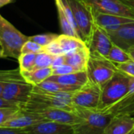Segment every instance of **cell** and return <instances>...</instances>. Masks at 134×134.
<instances>
[{
	"label": "cell",
	"instance_id": "cell-1",
	"mask_svg": "<svg viewBox=\"0 0 134 134\" xmlns=\"http://www.w3.org/2000/svg\"><path fill=\"white\" fill-rule=\"evenodd\" d=\"M73 95L74 92H46L34 85L29 102L21 109L37 111L47 107H55L74 111Z\"/></svg>",
	"mask_w": 134,
	"mask_h": 134
},
{
	"label": "cell",
	"instance_id": "cell-2",
	"mask_svg": "<svg viewBox=\"0 0 134 134\" xmlns=\"http://www.w3.org/2000/svg\"><path fill=\"white\" fill-rule=\"evenodd\" d=\"M29 40V36L24 35L0 14V48L4 58L18 59L23 45Z\"/></svg>",
	"mask_w": 134,
	"mask_h": 134
},
{
	"label": "cell",
	"instance_id": "cell-3",
	"mask_svg": "<svg viewBox=\"0 0 134 134\" xmlns=\"http://www.w3.org/2000/svg\"><path fill=\"white\" fill-rule=\"evenodd\" d=\"M82 121L74 125V134H103L113 115L99 110L74 107Z\"/></svg>",
	"mask_w": 134,
	"mask_h": 134
},
{
	"label": "cell",
	"instance_id": "cell-4",
	"mask_svg": "<svg viewBox=\"0 0 134 134\" xmlns=\"http://www.w3.org/2000/svg\"><path fill=\"white\" fill-rule=\"evenodd\" d=\"M129 81L130 77L118 70L114 77L102 87L100 102L97 110L106 111L121 99L129 92Z\"/></svg>",
	"mask_w": 134,
	"mask_h": 134
},
{
	"label": "cell",
	"instance_id": "cell-5",
	"mask_svg": "<svg viewBox=\"0 0 134 134\" xmlns=\"http://www.w3.org/2000/svg\"><path fill=\"white\" fill-rule=\"evenodd\" d=\"M67 2L73 11L78 36L88 46L96 25L93 11L83 0H67Z\"/></svg>",
	"mask_w": 134,
	"mask_h": 134
},
{
	"label": "cell",
	"instance_id": "cell-6",
	"mask_svg": "<svg viewBox=\"0 0 134 134\" xmlns=\"http://www.w3.org/2000/svg\"><path fill=\"white\" fill-rule=\"evenodd\" d=\"M118 70L114 63L108 60L107 58L91 55L86 69L88 81L93 84L99 85L101 88L114 77Z\"/></svg>",
	"mask_w": 134,
	"mask_h": 134
},
{
	"label": "cell",
	"instance_id": "cell-7",
	"mask_svg": "<svg viewBox=\"0 0 134 134\" xmlns=\"http://www.w3.org/2000/svg\"><path fill=\"white\" fill-rule=\"evenodd\" d=\"M102 88L88 81L80 89L74 92L72 102L74 107L96 110L99 107Z\"/></svg>",
	"mask_w": 134,
	"mask_h": 134
},
{
	"label": "cell",
	"instance_id": "cell-8",
	"mask_svg": "<svg viewBox=\"0 0 134 134\" xmlns=\"http://www.w3.org/2000/svg\"><path fill=\"white\" fill-rule=\"evenodd\" d=\"M33 86L25 80L12 81L6 85L1 96L22 108L29 102Z\"/></svg>",
	"mask_w": 134,
	"mask_h": 134
},
{
	"label": "cell",
	"instance_id": "cell-9",
	"mask_svg": "<svg viewBox=\"0 0 134 134\" xmlns=\"http://www.w3.org/2000/svg\"><path fill=\"white\" fill-rule=\"evenodd\" d=\"M113 44L107 32L96 25L88 44L90 55L107 58Z\"/></svg>",
	"mask_w": 134,
	"mask_h": 134
},
{
	"label": "cell",
	"instance_id": "cell-10",
	"mask_svg": "<svg viewBox=\"0 0 134 134\" xmlns=\"http://www.w3.org/2000/svg\"><path fill=\"white\" fill-rule=\"evenodd\" d=\"M95 12L123 16L134 19V14L120 0H83Z\"/></svg>",
	"mask_w": 134,
	"mask_h": 134
},
{
	"label": "cell",
	"instance_id": "cell-11",
	"mask_svg": "<svg viewBox=\"0 0 134 134\" xmlns=\"http://www.w3.org/2000/svg\"><path fill=\"white\" fill-rule=\"evenodd\" d=\"M33 112L38 113L47 121H55L62 124L75 125L82 121V118L75 111L61 108L47 107Z\"/></svg>",
	"mask_w": 134,
	"mask_h": 134
},
{
	"label": "cell",
	"instance_id": "cell-12",
	"mask_svg": "<svg viewBox=\"0 0 134 134\" xmlns=\"http://www.w3.org/2000/svg\"><path fill=\"white\" fill-rule=\"evenodd\" d=\"M31 134H74V125L43 121L23 129Z\"/></svg>",
	"mask_w": 134,
	"mask_h": 134
},
{
	"label": "cell",
	"instance_id": "cell-13",
	"mask_svg": "<svg viewBox=\"0 0 134 134\" xmlns=\"http://www.w3.org/2000/svg\"><path fill=\"white\" fill-rule=\"evenodd\" d=\"M114 44L127 51L134 46V21L122 25L119 28L108 31Z\"/></svg>",
	"mask_w": 134,
	"mask_h": 134
},
{
	"label": "cell",
	"instance_id": "cell-14",
	"mask_svg": "<svg viewBox=\"0 0 134 134\" xmlns=\"http://www.w3.org/2000/svg\"><path fill=\"white\" fill-rule=\"evenodd\" d=\"M43 121H47V120L43 118L38 113L21 109L14 118H12L11 119L3 124L0 127L25 129Z\"/></svg>",
	"mask_w": 134,
	"mask_h": 134
},
{
	"label": "cell",
	"instance_id": "cell-15",
	"mask_svg": "<svg viewBox=\"0 0 134 134\" xmlns=\"http://www.w3.org/2000/svg\"><path fill=\"white\" fill-rule=\"evenodd\" d=\"M103 134H134V117L127 114L113 116Z\"/></svg>",
	"mask_w": 134,
	"mask_h": 134
},
{
	"label": "cell",
	"instance_id": "cell-16",
	"mask_svg": "<svg viewBox=\"0 0 134 134\" xmlns=\"http://www.w3.org/2000/svg\"><path fill=\"white\" fill-rule=\"evenodd\" d=\"M47 79L52 80L67 87L73 92H75L88 82V77L86 71L75 72L65 75H51Z\"/></svg>",
	"mask_w": 134,
	"mask_h": 134
},
{
	"label": "cell",
	"instance_id": "cell-17",
	"mask_svg": "<svg viewBox=\"0 0 134 134\" xmlns=\"http://www.w3.org/2000/svg\"><path fill=\"white\" fill-rule=\"evenodd\" d=\"M93 14H94V20L96 25L103 28L107 32L110 30H114L119 28L120 26H121L122 25L134 21V19L132 18L119 16V15L103 14L95 11H93Z\"/></svg>",
	"mask_w": 134,
	"mask_h": 134
},
{
	"label": "cell",
	"instance_id": "cell-18",
	"mask_svg": "<svg viewBox=\"0 0 134 134\" xmlns=\"http://www.w3.org/2000/svg\"><path fill=\"white\" fill-rule=\"evenodd\" d=\"M89 57L90 53L88 47L65 54V63L73 66L77 72L86 71Z\"/></svg>",
	"mask_w": 134,
	"mask_h": 134
},
{
	"label": "cell",
	"instance_id": "cell-19",
	"mask_svg": "<svg viewBox=\"0 0 134 134\" xmlns=\"http://www.w3.org/2000/svg\"><path fill=\"white\" fill-rule=\"evenodd\" d=\"M104 112H108L113 116L124 114L134 116V91L129 92L121 99Z\"/></svg>",
	"mask_w": 134,
	"mask_h": 134
},
{
	"label": "cell",
	"instance_id": "cell-20",
	"mask_svg": "<svg viewBox=\"0 0 134 134\" xmlns=\"http://www.w3.org/2000/svg\"><path fill=\"white\" fill-rule=\"evenodd\" d=\"M57 40L61 47L63 54L88 47L82 40L75 36H71L65 34L59 35Z\"/></svg>",
	"mask_w": 134,
	"mask_h": 134
},
{
	"label": "cell",
	"instance_id": "cell-21",
	"mask_svg": "<svg viewBox=\"0 0 134 134\" xmlns=\"http://www.w3.org/2000/svg\"><path fill=\"white\" fill-rule=\"evenodd\" d=\"M52 72L53 70L51 67H47V68L33 70L32 71L21 72V74L27 82L32 85H37L51 77L52 75Z\"/></svg>",
	"mask_w": 134,
	"mask_h": 134
},
{
	"label": "cell",
	"instance_id": "cell-22",
	"mask_svg": "<svg viewBox=\"0 0 134 134\" xmlns=\"http://www.w3.org/2000/svg\"><path fill=\"white\" fill-rule=\"evenodd\" d=\"M55 3H56V7H57V10H58L59 22H60V27H61L62 34L79 38L77 33L73 28L72 25L69 21L67 17L65 16V12L63 11V9H62V4H61V0H55Z\"/></svg>",
	"mask_w": 134,
	"mask_h": 134
},
{
	"label": "cell",
	"instance_id": "cell-23",
	"mask_svg": "<svg viewBox=\"0 0 134 134\" xmlns=\"http://www.w3.org/2000/svg\"><path fill=\"white\" fill-rule=\"evenodd\" d=\"M107 58L114 64L123 63L131 60L128 52L115 44H113Z\"/></svg>",
	"mask_w": 134,
	"mask_h": 134
},
{
	"label": "cell",
	"instance_id": "cell-24",
	"mask_svg": "<svg viewBox=\"0 0 134 134\" xmlns=\"http://www.w3.org/2000/svg\"><path fill=\"white\" fill-rule=\"evenodd\" d=\"M36 54H21L18 58L19 68L21 72L33 70L35 67Z\"/></svg>",
	"mask_w": 134,
	"mask_h": 134
},
{
	"label": "cell",
	"instance_id": "cell-25",
	"mask_svg": "<svg viewBox=\"0 0 134 134\" xmlns=\"http://www.w3.org/2000/svg\"><path fill=\"white\" fill-rule=\"evenodd\" d=\"M37 88H39L41 90L46 91V92H73L70 88H68L65 86H63L60 84H58L56 81H54L50 79H47L41 82L40 84L35 85Z\"/></svg>",
	"mask_w": 134,
	"mask_h": 134
},
{
	"label": "cell",
	"instance_id": "cell-26",
	"mask_svg": "<svg viewBox=\"0 0 134 134\" xmlns=\"http://www.w3.org/2000/svg\"><path fill=\"white\" fill-rule=\"evenodd\" d=\"M23 80H25V78L22 76L20 68L11 70H0V82L8 84L12 81Z\"/></svg>",
	"mask_w": 134,
	"mask_h": 134
},
{
	"label": "cell",
	"instance_id": "cell-27",
	"mask_svg": "<svg viewBox=\"0 0 134 134\" xmlns=\"http://www.w3.org/2000/svg\"><path fill=\"white\" fill-rule=\"evenodd\" d=\"M54 58V55L50 54L47 52H40L39 54H36L35 67L33 70L51 67Z\"/></svg>",
	"mask_w": 134,
	"mask_h": 134
},
{
	"label": "cell",
	"instance_id": "cell-28",
	"mask_svg": "<svg viewBox=\"0 0 134 134\" xmlns=\"http://www.w3.org/2000/svg\"><path fill=\"white\" fill-rule=\"evenodd\" d=\"M59 35L54 34V33H46V34H40L32 36H29V40L36 42V43L41 45L42 47H45L51 43L52 41L55 40Z\"/></svg>",
	"mask_w": 134,
	"mask_h": 134
},
{
	"label": "cell",
	"instance_id": "cell-29",
	"mask_svg": "<svg viewBox=\"0 0 134 134\" xmlns=\"http://www.w3.org/2000/svg\"><path fill=\"white\" fill-rule=\"evenodd\" d=\"M40 52H43V47L30 40L23 45L21 49V54H39Z\"/></svg>",
	"mask_w": 134,
	"mask_h": 134
},
{
	"label": "cell",
	"instance_id": "cell-30",
	"mask_svg": "<svg viewBox=\"0 0 134 134\" xmlns=\"http://www.w3.org/2000/svg\"><path fill=\"white\" fill-rule=\"evenodd\" d=\"M21 108H0V126L14 118Z\"/></svg>",
	"mask_w": 134,
	"mask_h": 134
},
{
	"label": "cell",
	"instance_id": "cell-31",
	"mask_svg": "<svg viewBox=\"0 0 134 134\" xmlns=\"http://www.w3.org/2000/svg\"><path fill=\"white\" fill-rule=\"evenodd\" d=\"M117 67V69L121 71V73L128 75L129 77H134V61L129 60L128 62L123 63H118L114 64Z\"/></svg>",
	"mask_w": 134,
	"mask_h": 134
},
{
	"label": "cell",
	"instance_id": "cell-32",
	"mask_svg": "<svg viewBox=\"0 0 134 134\" xmlns=\"http://www.w3.org/2000/svg\"><path fill=\"white\" fill-rule=\"evenodd\" d=\"M57 39L55 40L52 41L48 45L43 47V52H47V53H48L50 54H52L54 56L59 55V54H63L62 51V49H61V47H60Z\"/></svg>",
	"mask_w": 134,
	"mask_h": 134
},
{
	"label": "cell",
	"instance_id": "cell-33",
	"mask_svg": "<svg viewBox=\"0 0 134 134\" xmlns=\"http://www.w3.org/2000/svg\"><path fill=\"white\" fill-rule=\"evenodd\" d=\"M75 72H77V71L75 70V69L73 66L65 63V64L58 67L56 69H54L53 72H52V75H65V74L75 73Z\"/></svg>",
	"mask_w": 134,
	"mask_h": 134
},
{
	"label": "cell",
	"instance_id": "cell-34",
	"mask_svg": "<svg viewBox=\"0 0 134 134\" xmlns=\"http://www.w3.org/2000/svg\"><path fill=\"white\" fill-rule=\"evenodd\" d=\"M0 134H31L23 129L0 127Z\"/></svg>",
	"mask_w": 134,
	"mask_h": 134
},
{
	"label": "cell",
	"instance_id": "cell-35",
	"mask_svg": "<svg viewBox=\"0 0 134 134\" xmlns=\"http://www.w3.org/2000/svg\"><path fill=\"white\" fill-rule=\"evenodd\" d=\"M65 64V54H59V55H56L54 58L52 65H51V68L52 70L56 69L58 67L62 65Z\"/></svg>",
	"mask_w": 134,
	"mask_h": 134
},
{
	"label": "cell",
	"instance_id": "cell-36",
	"mask_svg": "<svg viewBox=\"0 0 134 134\" xmlns=\"http://www.w3.org/2000/svg\"><path fill=\"white\" fill-rule=\"evenodd\" d=\"M0 108H21L14 103L10 102L2 96H0Z\"/></svg>",
	"mask_w": 134,
	"mask_h": 134
},
{
	"label": "cell",
	"instance_id": "cell-37",
	"mask_svg": "<svg viewBox=\"0 0 134 134\" xmlns=\"http://www.w3.org/2000/svg\"><path fill=\"white\" fill-rule=\"evenodd\" d=\"M134 14V0H120Z\"/></svg>",
	"mask_w": 134,
	"mask_h": 134
},
{
	"label": "cell",
	"instance_id": "cell-38",
	"mask_svg": "<svg viewBox=\"0 0 134 134\" xmlns=\"http://www.w3.org/2000/svg\"><path fill=\"white\" fill-rule=\"evenodd\" d=\"M14 0H0V9L6 5H8L11 3H13Z\"/></svg>",
	"mask_w": 134,
	"mask_h": 134
},
{
	"label": "cell",
	"instance_id": "cell-39",
	"mask_svg": "<svg viewBox=\"0 0 134 134\" xmlns=\"http://www.w3.org/2000/svg\"><path fill=\"white\" fill-rule=\"evenodd\" d=\"M126 51H127V52H128V54H129V56H130L131 59L134 61V46H133V47H129Z\"/></svg>",
	"mask_w": 134,
	"mask_h": 134
},
{
	"label": "cell",
	"instance_id": "cell-40",
	"mask_svg": "<svg viewBox=\"0 0 134 134\" xmlns=\"http://www.w3.org/2000/svg\"><path fill=\"white\" fill-rule=\"evenodd\" d=\"M134 91V77H130V81H129V92H133Z\"/></svg>",
	"mask_w": 134,
	"mask_h": 134
},
{
	"label": "cell",
	"instance_id": "cell-41",
	"mask_svg": "<svg viewBox=\"0 0 134 134\" xmlns=\"http://www.w3.org/2000/svg\"><path fill=\"white\" fill-rule=\"evenodd\" d=\"M6 85H7V84H5V83H3V82H0V96H2V93H3V89H4Z\"/></svg>",
	"mask_w": 134,
	"mask_h": 134
},
{
	"label": "cell",
	"instance_id": "cell-42",
	"mask_svg": "<svg viewBox=\"0 0 134 134\" xmlns=\"http://www.w3.org/2000/svg\"><path fill=\"white\" fill-rule=\"evenodd\" d=\"M0 58H4L3 57V50L0 48Z\"/></svg>",
	"mask_w": 134,
	"mask_h": 134
},
{
	"label": "cell",
	"instance_id": "cell-43",
	"mask_svg": "<svg viewBox=\"0 0 134 134\" xmlns=\"http://www.w3.org/2000/svg\"><path fill=\"white\" fill-rule=\"evenodd\" d=\"M133 117H134V116H133Z\"/></svg>",
	"mask_w": 134,
	"mask_h": 134
}]
</instances>
